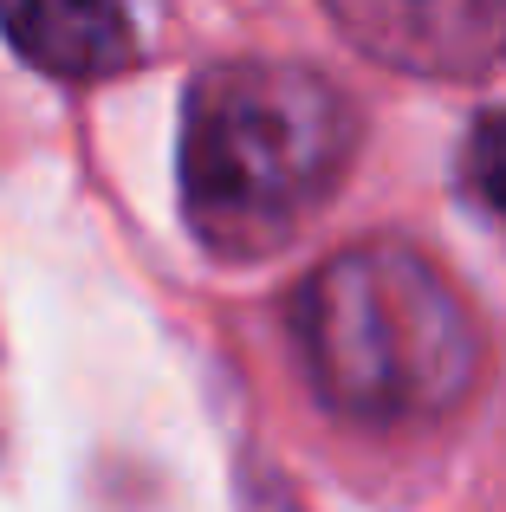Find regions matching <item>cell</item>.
Returning <instances> with one entry per match:
<instances>
[{
  "instance_id": "obj_2",
  "label": "cell",
  "mask_w": 506,
  "mask_h": 512,
  "mask_svg": "<svg viewBox=\"0 0 506 512\" xmlns=\"http://www.w3.org/2000/svg\"><path fill=\"white\" fill-rule=\"evenodd\" d=\"M305 370L338 415H435L474 376L461 299L403 247H351L305 279L292 305Z\"/></svg>"
},
{
  "instance_id": "obj_1",
  "label": "cell",
  "mask_w": 506,
  "mask_h": 512,
  "mask_svg": "<svg viewBox=\"0 0 506 512\" xmlns=\"http://www.w3.org/2000/svg\"><path fill=\"white\" fill-rule=\"evenodd\" d=\"M357 150V117L331 78L305 65L234 59L182 104V214L215 260L286 247L331 201Z\"/></svg>"
},
{
  "instance_id": "obj_4",
  "label": "cell",
  "mask_w": 506,
  "mask_h": 512,
  "mask_svg": "<svg viewBox=\"0 0 506 512\" xmlns=\"http://www.w3.org/2000/svg\"><path fill=\"white\" fill-rule=\"evenodd\" d=\"M468 182L481 188V201L494 214H506V111L474 124V137H468Z\"/></svg>"
},
{
  "instance_id": "obj_3",
  "label": "cell",
  "mask_w": 506,
  "mask_h": 512,
  "mask_svg": "<svg viewBox=\"0 0 506 512\" xmlns=\"http://www.w3.org/2000/svg\"><path fill=\"white\" fill-rule=\"evenodd\" d=\"M0 33L33 72L65 85L111 78L137 52L124 0H0Z\"/></svg>"
}]
</instances>
